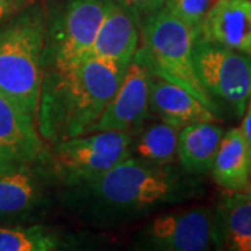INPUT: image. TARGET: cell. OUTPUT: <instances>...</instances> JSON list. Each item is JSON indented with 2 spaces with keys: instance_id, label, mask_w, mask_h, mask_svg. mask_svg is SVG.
Here are the masks:
<instances>
[{
  "instance_id": "1",
  "label": "cell",
  "mask_w": 251,
  "mask_h": 251,
  "mask_svg": "<svg viewBox=\"0 0 251 251\" xmlns=\"http://www.w3.org/2000/svg\"><path fill=\"white\" fill-rule=\"evenodd\" d=\"M66 201L94 225L140 219L166 206L198 197L200 176L175 168L153 166L126 158L92 181L66 188Z\"/></svg>"
},
{
  "instance_id": "2",
  "label": "cell",
  "mask_w": 251,
  "mask_h": 251,
  "mask_svg": "<svg viewBox=\"0 0 251 251\" xmlns=\"http://www.w3.org/2000/svg\"><path fill=\"white\" fill-rule=\"evenodd\" d=\"M126 70L91 57L63 70L45 69L36 113L44 143L53 145L91 133Z\"/></svg>"
},
{
  "instance_id": "3",
  "label": "cell",
  "mask_w": 251,
  "mask_h": 251,
  "mask_svg": "<svg viewBox=\"0 0 251 251\" xmlns=\"http://www.w3.org/2000/svg\"><path fill=\"white\" fill-rule=\"evenodd\" d=\"M45 45L46 11L35 1L0 24V92L35 123Z\"/></svg>"
},
{
  "instance_id": "4",
  "label": "cell",
  "mask_w": 251,
  "mask_h": 251,
  "mask_svg": "<svg viewBox=\"0 0 251 251\" xmlns=\"http://www.w3.org/2000/svg\"><path fill=\"white\" fill-rule=\"evenodd\" d=\"M140 34L137 53L151 74L184 88L221 117V108L208 95L196 73L193 59L196 34L163 6L140 23Z\"/></svg>"
},
{
  "instance_id": "5",
  "label": "cell",
  "mask_w": 251,
  "mask_h": 251,
  "mask_svg": "<svg viewBox=\"0 0 251 251\" xmlns=\"http://www.w3.org/2000/svg\"><path fill=\"white\" fill-rule=\"evenodd\" d=\"M131 134L92 131L50 145L49 162L53 176L64 188L92 181L130 156Z\"/></svg>"
},
{
  "instance_id": "6",
  "label": "cell",
  "mask_w": 251,
  "mask_h": 251,
  "mask_svg": "<svg viewBox=\"0 0 251 251\" xmlns=\"http://www.w3.org/2000/svg\"><path fill=\"white\" fill-rule=\"evenodd\" d=\"M115 0H62L46 13L45 69L63 70L81 62Z\"/></svg>"
},
{
  "instance_id": "7",
  "label": "cell",
  "mask_w": 251,
  "mask_h": 251,
  "mask_svg": "<svg viewBox=\"0 0 251 251\" xmlns=\"http://www.w3.org/2000/svg\"><path fill=\"white\" fill-rule=\"evenodd\" d=\"M193 59L198 80L212 100L243 116L251 94V56L198 36Z\"/></svg>"
},
{
  "instance_id": "8",
  "label": "cell",
  "mask_w": 251,
  "mask_h": 251,
  "mask_svg": "<svg viewBox=\"0 0 251 251\" xmlns=\"http://www.w3.org/2000/svg\"><path fill=\"white\" fill-rule=\"evenodd\" d=\"M214 246L212 209L191 206L162 212L137 232L134 247L153 251H204Z\"/></svg>"
},
{
  "instance_id": "9",
  "label": "cell",
  "mask_w": 251,
  "mask_h": 251,
  "mask_svg": "<svg viewBox=\"0 0 251 251\" xmlns=\"http://www.w3.org/2000/svg\"><path fill=\"white\" fill-rule=\"evenodd\" d=\"M53 180L49 155L31 163L1 168L0 224L28 221L44 212Z\"/></svg>"
},
{
  "instance_id": "10",
  "label": "cell",
  "mask_w": 251,
  "mask_h": 251,
  "mask_svg": "<svg viewBox=\"0 0 251 251\" xmlns=\"http://www.w3.org/2000/svg\"><path fill=\"white\" fill-rule=\"evenodd\" d=\"M151 72L135 53L116 92L100 113L92 131H122L133 134L152 116L150 112ZM91 131V133H92Z\"/></svg>"
},
{
  "instance_id": "11",
  "label": "cell",
  "mask_w": 251,
  "mask_h": 251,
  "mask_svg": "<svg viewBox=\"0 0 251 251\" xmlns=\"http://www.w3.org/2000/svg\"><path fill=\"white\" fill-rule=\"evenodd\" d=\"M48 156L36 123L0 92V169Z\"/></svg>"
},
{
  "instance_id": "12",
  "label": "cell",
  "mask_w": 251,
  "mask_h": 251,
  "mask_svg": "<svg viewBox=\"0 0 251 251\" xmlns=\"http://www.w3.org/2000/svg\"><path fill=\"white\" fill-rule=\"evenodd\" d=\"M141 34L138 20L116 1L103 18L84 59H98L128 67L140 48Z\"/></svg>"
},
{
  "instance_id": "13",
  "label": "cell",
  "mask_w": 251,
  "mask_h": 251,
  "mask_svg": "<svg viewBox=\"0 0 251 251\" xmlns=\"http://www.w3.org/2000/svg\"><path fill=\"white\" fill-rule=\"evenodd\" d=\"M198 36L251 56V0H215Z\"/></svg>"
},
{
  "instance_id": "14",
  "label": "cell",
  "mask_w": 251,
  "mask_h": 251,
  "mask_svg": "<svg viewBox=\"0 0 251 251\" xmlns=\"http://www.w3.org/2000/svg\"><path fill=\"white\" fill-rule=\"evenodd\" d=\"M150 112L152 117L177 130L193 123L221 119L188 91L153 74L150 81Z\"/></svg>"
},
{
  "instance_id": "15",
  "label": "cell",
  "mask_w": 251,
  "mask_h": 251,
  "mask_svg": "<svg viewBox=\"0 0 251 251\" xmlns=\"http://www.w3.org/2000/svg\"><path fill=\"white\" fill-rule=\"evenodd\" d=\"M216 250L251 251V198L243 191H226L212 209Z\"/></svg>"
},
{
  "instance_id": "16",
  "label": "cell",
  "mask_w": 251,
  "mask_h": 251,
  "mask_svg": "<svg viewBox=\"0 0 251 251\" xmlns=\"http://www.w3.org/2000/svg\"><path fill=\"white\" fill-rule=\"evenodd\" d=\"M225 130L216 122H200L179 130L176 159L187 173H209Z\"/></svg>"
},
{
  "instance_id": "17",
  "label": "cell",
  "mask_w": 251,
  "mask_h": 251,
  "mask_svg": "<svg viewBox=\"0 0 251 251\" xmlns=\"http://www.w3.org/2000/svg\"><path fill=\"white\" fill-rule=\"evenodd\" d=\"M218 186L232 193L244 191L251 179V158L239 127L225 131L211 171Z\"/></svg>"
},
{
  "instance_id": "18",
  "label": "cell",
  "mask_w": 251,
  "mask_h": 251,
  "mask_svg": "<svg viewBox=\"0 0 251 251\" xmlns=\"http://www.w3.org/2000/svg\"><path fill=\"white\" fill-rule=\"evenodd\" d=\"M147 122L131 134L130 158L153 166L171 165L176 159L179 130L156 117L152 123Z\"/></svg>"
},
{
  "instance_id": "19",
  "label": "cell",
  "mask_w": 251,
  "mask_h": 251,
  "mask_svg": "<svg viewBox=\"0 0 251 251\" xmlns=\"http://www.w3.org/2000/svg\"><path fill=\"white\" fill-rule=\"evenodd\" d=\"M73 244L72 237L45 225L0 224V251H57Z\"/></svg>"
},
{
  "instance_id": "20",
  "label": "cell",
  "mask_w": 251,
  "mask_h": 251,
  "mask_svg": "<svg viewBox=\"0 0 251 251\" xmlns=\"http://www.w3.org/2000/svg\"><path fill=\"white\" fill-rule=\"evenodd\" d=\"M212 0H165L163 7L186 24L198 38L200 28Z\"/></svg>"
},
{
  "instance_id": "21",
  "label": "cell",
  "mask_w": 251,
  "mask_h": 251,
  "mask_svg": "<svg viewBox=\"0 0 251 251\" xmlns=\"http://www.w3.org/2000/svg\"><path fill=\"white\" fill-rule=\"evenodd\" d=\"M119 6L127 10L130 14H133L138 23H141L144 18L155 13L163 6L165 0H115Z\"/></svg>"
},
{
  "instance_id": "22",
  "label": "cell",
  "mask_w": 251,
  "mask_h": 251,
  "mask_svg": "<svg viewBox=\"0 0 251 251\" xmlns=\"http://www.w3.org/2000/svg\"><path fill=\"white\" fill-rule=\"evenodd\" d=\"M34 1L35 0H0V24Z\"/></svg>"
},
{
  "instance_id": "23",
  "label": "cell",
  "mask_w": 251,
  "mask_h": 251,
  "mask_svg": "<svg viewBox=\"0 0 251 251\" xmlns=\"http://www.w3.org/2000/svg\"><path fill=\"white\" fill-rule=\"evenodd\" d=\"M239 128H240L243 137H244V141L247 144V148H249L251 158V94L250 98L247 100V105H246V110L243 113L242 126Z\"/></svg>"
},
{
  "instance_id": "24",
  "label": "cell",
  "mask_w": 251,
  "mask_h": 251,
  "mask_svg": "<svg viewBox=\"0 0 251 251\" xmlns=\"http://www.w3.org/2000/svg\"><path fill=\"white\" fill-rule=\"evenodd\" d=\"M243 193H244L246 196H249V197L251 198V179H250V181H249V186L246 187V190H244Z\"/></svg>"
}]
</instances>
